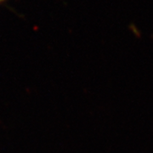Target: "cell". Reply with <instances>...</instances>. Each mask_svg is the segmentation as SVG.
<instances>
[{"mask_svg": "<svg viewBox=\"0 0 153 153\" xmlns=\"http://www.w3.org/2000/svg\"><path fill=\"white\" fill-rule=\"evenodd\" d=\"M1 1H4V0H0V2H1Z\"/></svg>", "mask_w": 153, "mask_h": 153, "instance_id": "obj_1", "label": "cell"}]
</instances>
